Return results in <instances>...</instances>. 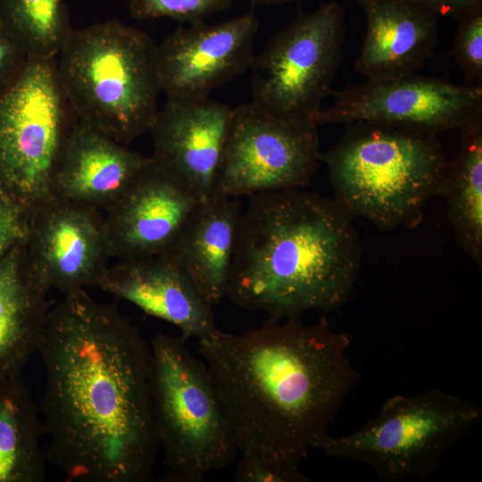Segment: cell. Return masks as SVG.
<instances>
[{
	"instance_id": "6da1fadb",
	"label": "cell",
	"mask_w": 482,
	"mask_h": 482,
	"mask_svg": "<svg viewBox=\"0 0 482 482\" xmlns=\"http://www.w3.org/2000/svg\"><path fill=\"white\" fill-rule=\"evenodd\" d=\"M37 353L47 461L68 481H148L159 444L139 328L80 289L51 306Z\"/></svg>"
},
{
	"instance_id": "7a4b0ae2",
	"label": "cell",
	"mask_w": 482,
	"mask_h": 482,
	"mask_svg": "<svg viewBox=\"0 0 482 482\" xmlns=\"http://www.w3.org/2000/svg\"><path fill=\"white\" fill-rule=\"evenodd\" d=\"M351 344L326 317L268 319L243 334L219 329L198 340L238 453L300 466L360 379Z\"/></svg>"
},
{
	"instance_id": "3957f363",
	"label": "cell",
	"mask_w": 482,
	"mask_h": 482,
	"mask_svg": "<svg viewBox=\"0 0 482 482\" xmlns=\"http://www.w3.org/2000/svg\"><path fill=\"white\" fill-rule=\"evenodd\" d=\"M250 197L226 296L275 320L347 301L361 263L353 218L334 199L302 188Z\"/></svg>"
},
{
	"instance_id": "277c9868",
	"label": "cell",
	"mask_w": 482,
	"mask_h": 482,
	"mask_svg": "<svg viewBox=\"0 0 482 482\" xmlns=\"http://www.w3.org/2000/svg\"><path fill=\"white\" fill-rule=\"evenodd\" d=\"M332 149L320 154L334 200L353 218L380 229L414 228L440 194L448 162L435 136L353 122Z\"/></svg>"
},
{
	"instance_id": "5b68a950",
	"label": "cell",
	"mask_w": 482,
	"mask_h": 482,
	"mask_svg": "<svg viewBox=\"0 0 482 482\" xmlns=\"http://www.w3.org/2000/svg\"><path fill=\"white\" fill-rule=\"evenodd\" d=\"M156 49L148 34L118 20L72 28L56 69L76 119L123 145L149 131L161 92Z\"/></svg>"
},
{
	"instance_id": "8992f818",
	"label": "cell",
	"mask_w": 482,
	"mask_h": 482,
	"mask_svg": "<svg viewBox=\"0 0 482 482\" xmlns=\"http://www.w3.org/2000/svg\"><path fill=\"white\" fill-rule=\"evenodd\" d=\"M180 336L152 339L151 397L164 481L200 482L236 461L238 448L208 370Z\"/></svg>"
},
{
	"instance_id": "52a82bcc",
	"label": "cell",
	"mask_w": 482,
	"mask_h": 482,
	"mask_svg": "<svg viewBox=\"0 0 482 482\" xmlns=\"http://www.w3.org/2000/svg\"><path fill=\"white\" fill-rule=\"evenodd\" d=\"M481 420L480 406L432 388L391 396L358 430L341 436L326 433L313 449L361 462L385 482L423 478L436 472L449 450Z\"/></svg>"
},
{
	"instance_id": "ba28073f",
	"label": "cell",
	"mask_w": 482,
	"mask_h": 482,
	"mask_svg": "<svg viewBox=\"0 0 482 482\" xmlns=\"http://www.w3.org/2000/svg\"><path fill=\"white\" fill-rule=\"evenodd\" d=\"M78 120L56 59H29L0 93V188L29 212L51 195L53 177Z\"/></svg>"
},
{
	"instance_id": "9c48e42d",
	"label": "cell",
	"mask_w": 482,
	"mask_h": 482,
	"mask_svg": "<svg viewBox=\"0 0 482 482\" xmlns=\"http://www.w3.org/2000/svg\"><path fill=\"white\" fill-rule=\"evenodd\" d=\"M343 40L344 9L337 2L298 16L254 56L252 102L282 118L313 121L332 91Z\"/></svg>"
},
{
	"instance_id": "30bf717a",
	"label": "cell",
	"mask_w": 482,
	"mask_h": 482,
	"mask_svg": "<svg viewBox=\"0 0 482 482\" xmlns=\"http://www.w3.org/2000/svg\"><path fill=\"white\" fill-rule=\"evenodd\" d=\"M317 126L253 102L234 108L217 195L240 198L306 187L320 161Z\"/></svg>"
},
{
	"instance_id": "8fae6325",
	"label": "cell",
	"mask_w": 482,
	"mask_h": 482,
	"mask_svg": "<svg viewBox=\"0 0 482 482\" xmlns=\"http://www.w3.org/2000/svg\"><path fill=\"white\" fill-rule=\"evenodd\" d=\"M332 104L313 119L326 123L369 122L410 129L436 136L462 129L481 118L482 86L455 85L415 73L368 79L331 91Z\"/></svg>"
},
{
	"instance_id": "7c38bea8",
	"label": "cell",
	"mask_w": 482,
	"mask_h": 482,
	"mask_svg": "<svg viewBox=\"0 0 482 482\" xmlns=\"http://www.w3.org/2000/svg\"><path fill=\"white\" fill-rule=\"evenodd\" d=\"M23 246L45 287L63 295L97 287L112 258L102 211L54 195L29 210Z\"/></svg>"
},
{
	"instance_id": "4fadbf2b",
	"label": "cell",
	"mask_w": 482,
	"mask_h": 482,
	"mask_svg": "<svg viewBox=\"0 0 482 482\" xmlns=\"http://www.w3.org/2000/svg\"><path fill=\"white\" fill-rule=\"evenodd\" d=\"M258 28L253 10L219 23L178 28L157 46L161 91L167 99L208 97L251 68Z\"/></svg>"
},
{
	"instance_id": "5bb4252c",
	"label": "cell",
	"mask_w": 482,
	"mask_h": 482,
	"mask_svg": "<svg viewBox=\"0 0 482 482\" xmlns=\"http://www.w3.org/2000/svg\"><path fill=\"white\" fill-rule=\"evenodd\" d=\"M234 108L210 99H167L149 129L153 162L201 202L217 195Z\"/></svg>"
},
{
	"instance_id": "9a60e30c",
	"label": "cell",
	"mask_w": 482,
	"mask_h": 482,
	"mask_svg": "<svg viewBox=\"0 0 482 482\" xmlns=\"http://www.w3.org/2000/svg\"><path fill=\"white\" fill-rule=\"evenodd\" d=\"M201 201L152 160L106 211L112 258L164 254Z\"/></svg>"
},
{
	"instance_id": "2e32d148",
	"label": "cell",
	"mask_w": 482,
	"mask_h": 482,
	"mask_svg": "<svg viewBox=\"0 0 482 482\" xmlns=\"http://www.w3.org/2000/svg\"><path fill=\"white\" fill-rule=\"evenodd\" d=\"M97 287L147 315L172 324L186 339L206 338L219 328L212 305L187 275L163 255L118 260Z\"/></svg>"
},
{
	"instance_id": "e0dca14e",
	"label": "cell",
	"mask_w": 482,
	"mask_h": 482,
	"mask_svg": "<svg viewBox=\"0 0 482 482\" xmlns=\"http://www.w3.org/2000/svg\"><path fill=\"white\" fill-rule=\"evenodd\" d=\"M150 160L77 120L58 161L52 195L106 211Z\"/></svg>"
},
{
	"instance_id": "ac0fdd59",
	"label": "cell",
	"mask_w": 482,
	"mask_h": 482,
	"mask_svg": "<svg viewBox=\"0 0 482 482\" xmlns=\"http://www.w3.org/2000/svg\"><path fill=\"white\" fill-rule=\"evenodd\" d=\"M367 29L355 70L368 79L415 73L437 45V16L411 0H358Z\"/></svg>"
},
{
	"instance_id": "d6986e66",
	"label": "cell",
	"mask_w": 482,
	"mask_h": 482,
	"mask_svg": "<svg viewBox=\"0 0 482 482\" xmlns=\"http://www.w3.org/2000/svg\"><path fill=\"white\" fill-rule=\"evenodd\" d=\"M239 198L200 202L162 254L176 264L212 306L226 296L241 216Z\"/></svg>"
},
{
	"instance_id": "ffe728a7",
	"label": "cell",
	"mask_w": 482,
	"mask_h": 482,
	"mask_svg": "<svg viewBox=\"0 0 482 482\" xmlns=\"http://www.w3.org/2000/svg\"><path fill=\"white\" fill-rule=\"evenodd\" d=\"M23 242L0 255V379L21 374L37 353L51 305Z\"/></svg>"
},
{
	"instance_id": "44dd1931",
	"label": "cell",
	"mask_w": 482,
	"mask_h": 482,
	"mask_svg": "<svg viewBox=\"0 0 482 482\" xmlns=\"http://www.w3.org/2000/svg\"><path fill=\"white\" fill-rule=\"evenodd\" d=\"M39 408L21 375L0 379V482H42L46 450Z\"/></svg>"
},
{
	"instance_id": "7402d4cb",
	"label": "cell",
	"mask_w": 482,
	"mask_h": 482,
	"mask_svg": "<svg viewBox=\"0 0 482 482\" xmlns=\"http://www.w3.org/2000/svg\"><path fill=\"white\" fill-rule=\"evenodd\" d=\"M455 159L448 162L440 194L461 248L482 262V119L464 128Z\"/></svg>"
},
{
	"instance_id": "603a6c76",
	"label": "cell",
	"mask_w": 482,
	"mask_h": 482,
	"mask_svg": "<svg viewBox=\"0 0 482 482\" xmlns=\"http://www.w3.org/2000/svg\"><path fill=\"white\" fill-rule=\"evenodd\" d=\"M0 24L29 59H52L71 33L63 0H0Z\"/></svg>"
},
{
	"instance_id": "cb8c5ba5",
	"label": "cell",
	"mask_w": 482,
	"mask_h": 482,
	"mask_svg": "<svg viewBox=\"0 0 482 482\" xmlns=\"http://www.w3.org/2000/svg\"><path fill=\"white\" fill-rule=\"evenodd\" d=\"M235 0H129L130 16L137 20L172 19L197 23L229 8Z\"/></svg>"
},
{
	"instance_id": "d4e9b609",
	"label": "cell",
	"mask_w": 482,
	"mask_h": 482,
	"mask_svg": "<svg viewBox=\"0 0 482 482\" xmlns=\"http://www.w3.org/2000/svg\"><path fill=\"white\" fill-rule=\"evenodd\" d=\"M453 54L467 84L482 83V5L459 20Z\"/></svg>"
},
{
	"instance_id": "484cf974",
	"label": "cell",
	"mask_w": 482,
	"mask_h": 482,
	"mask_svg": "<svg viewBox=\"0 0 482 482\" xmlns=\"http://www.w3.org/2000/svg\"><path fill=\"white\" fill-rule=\"evenodd\" d=\"M234 480L237 482H308L300 466L269 455L239 453Z\"/></svg>"
},
{
	"instance_id": "4316f807",
	"label": "cell",
	"mask_w": 482,
	"mask_h": 482,
	"mask_svg": "<svg viewBox=\"0 0 482 482\" xmlns=\"http://www.w3.org/2000/svg\"><path fill=\"white\" fill-rule=\"evenodd\" d=\"M29 211L0 188V255L24 241Z\"/></svg>"
},
{
	"instance_id": "83f0119b",
	"label": "cell",
	"mask_w": 482,
	"mask_h": 482,
	"mask_svg": "<svg viewBox=\"0 0 482 482\" xmlns=\"http://www.w3.org/2000/svg\"><path fill=\"white\" fill-rule=\"evenodd\" d=\"M28 61L24 51L0 24V93L14 82Z\"/></svg>"
},
{
	"instance_id": "f1b7e54d",
	"label": "cell",
	"mask_w": 482,
	"mask_h": 482,
	"mask_svg": "<svg viewBox=\"0 0 482 482\" xmlns=\"http://www.w3.org/2000/svg\"><path fill=\"white\" fill-rule=\"evenodd\" d=\"M436 16L460 19L467 12L482 5V0H411Z\"/></svg>"
},
{
	"instance_id": "f546056e",
	"label": "cell",
	"mask_w": 482,
	"mask_h": 482,
	"mask_svg": "<svg viewBox=\"0 0 482 482\" xmlns=\"http://www.w3.org/2000/svg\"><path fill=\"white\" fill-rule=\"evenodd\" d=\"M255 4H282L296 0H251Z\"/></svg>"
}]
</instances>
